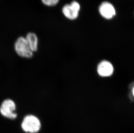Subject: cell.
Masks as SVG:
<instances>
[{
    "label": "cell",
    "instance_id": "6da1fadb",
    "mask_svg": "<svg viewBox=\"0 0 134 133\" xmlns=\"http://www.w3.org/2000/svg\"><path fill=\"white\" fill-rule=\"evenodd\" d=\"M22 129L26 133H38L41 129V124L39 119L36 116L27 115L23 119L21 124Z\"/></svg>",
    "mask_w": 134,
    "mask_h": 133
},
{
    "label": "cell",
    "instance_id": "7a4b0ae2",
    "mask_svg": "<svg viewBox=\"0 0 134 133\" xmlns=\"http://www.w3.org/2000/svg\"><path fill=\"white\" fill-rule=\"evenodd\" d=\"M14 49L20 56L25 58H30L33 56V52L27 43L25 38L20 37L14 44Z\"/></svg>",
    "mask_w": 134,
    "mask_h": 133
},
{
    "label": "cell",
    "instance_id": "3957f363",
    "mask_svg": "<svg viewBox=\"0 0 134 133\" xmlns=\"http://www.w3.org/2000/svg\"><path fill=\"white\" fill-rule=\"evenodd\" d=\"M16 108V104L12 100L5 99L0 107V112L6 118L14 119L17 117V114L15 112Z\"/></svg>",
    "mask_w": 134,
    "mask_h": 133
},
{
    "label": "cell",
    "instance_id": "277c9868",
    "mask_svg": "<svg viewBox=\"0 0 134 133\" xmlns=\"http://www.w3.org/2000/svg\"><path fill=\"white\" fill-rule=\"evenodd\" d=\"M80 6L76 1H72L70 4H66L62 8V13L67 19L74 20L78 17Z\"/></svg>",
    "mask_w": 134,
    "mask_h": 133
},
{
    "label": "cell",
    "instance_id": "5b68a950",
    "mask_svg": "<svg viewBox=\"0 0 134 133\" xmlns=\"http://www.w3.org/2000/svg\"><path fill=\"white\" fill-rule=\"evenodd\" d=\"M114 71V66L109 61H102L97 66L98 74L102 77H111L113 74Z\"/></svg>",
    "mask_w": 134,
    "mask_h": 133
},
{
    "label": "cell",
    "instance_id": "8992f818",
    "mask_svg": "<svg viewBox=\"0 0 134 133\" xmlns=\"http://www.w3.org/2000/svg\"><path fill=\"white\" fill-rule=\"evenodd\" d=\"M99 11L101 16L107 20L112 19L116 14L114 6L108 1H104L100 4Z\"/></svg>",
    "mask_w": 134,
    "mask_h": 133
},
{
    "label": "cell",
    "instance_id": "52a82bcc",
    "mask_svg": "<svg viewBox=\"0 0 134 133\" xmlns=\"http://www.w3.org/2000/svg\"><path fill=\"white\" fill-rule=\"evenodd\" d=\"M25 39L31 50L34 52L38 49V39L37 35L34 33H29L26 36Z\"/></svg>",
    "mask_w": 134,
    "mask_h": 133
},
{
    "label": "cell",
    "instance_id": "ba28073f",
    "mask_svg": "<svg viewBox=\"0 0 134 133\" xmlns=\"http://www.w3.org/2000/svg\"><path fill=\"white\" fill-rule=\"evenodd\" d=\"M44 5L48 7H53L57 5L60 0H41Z\"/></svg>",
    "mask_w": 134,
    "mask_h": 133
},
{
    "label": "cell",
    "instance_id": "9c48e42d",
    "mask_svg": "<svg viewBox=\"0 0 134 133\" xmlns=\"http://www.w3.org/2000/svg\"><path fill=\"white\" fill-rule=\"evenodd\" d=\"M131 94L134 99V84H133V85L132 86L131 88Z\"/></svg>",
    "mask_w": 134,
    "mask_h": 133
}]
</instances>
